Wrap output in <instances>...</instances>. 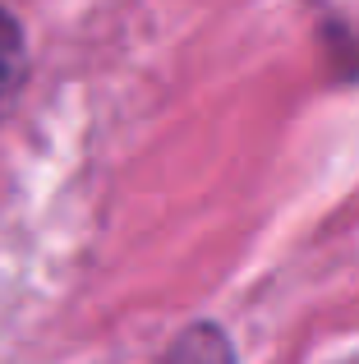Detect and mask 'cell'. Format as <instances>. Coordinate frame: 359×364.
<instances>
[{
  "instance_id": "cell-1",
  "label": "cell",
  "mask_w": 359,
  "mask_h": 364,
  "mask_svg": "<svg viewBox=\"0 0 359 364\" xmlns=\"http://www.w3.org/2000/svg\"><path fill=\"white\" fill-rule=\"evenodd\" d=\"M28 79V37H23V23L0 5V120H5L9 102L18 97Z\"/></svg>"
},
{
  "instance_id": "cell-2",
  "label": "cell",
  "mask_w": 359,
  "mask_h": 364,
  "mask_svg": "<svg viewBox=\"0 0 359 364\" xmlns=\"http://www.w3.org/2000/svg\"><path fill=\"white\" fill-rule=\"evenodd\" d=\"M166 364H231V346H226V337L216 328L203 323V328L184 332V337L175 341Z\"/></svg>"
}]
</instances>
